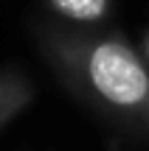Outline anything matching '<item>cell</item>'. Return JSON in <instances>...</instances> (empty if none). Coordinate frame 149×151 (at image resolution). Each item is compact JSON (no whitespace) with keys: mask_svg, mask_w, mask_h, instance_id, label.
Listing matches in <instances>:
<instances>
[{"mask_svg":"<svg viewBox=\"0 0 149 151\" xmlns=\"http://www.w3.org/2000/svg\"><path fill=\"white\" fill-rule=\"evenodd\" d=\"M51 53L65 78L96 106L149 123V67L127 39L56 34Z\"/></svg>","mask_w":149,"mask_h":151,"instance_id":"cell-1","label":"cell"},{"mask_svg":"<svg viewBox=\"0 0 149 151\" xmlns=\"http://www.w3.org/2000/svg\"><path fill=\"white\" fill-rule=\"evenodd\" d=\"M51 11L71 22H99L110 11V0H48Z\"/></svg>","mask_w":149,"mask_h":151,"instance_id":"cell-2","label":"cell"},{"mask_svg":"<svg viewBox=\"0 0 149 151\" xmlns=\"http://www.w3.org/2000/svg\"><path fill=\"white\" fill-rule=\"evenodd\" d=\"M28 98H31V90H28V84L23 78H17V76H0V123L6 118H11L17 109L25 106Z\"/></svg>","mask_w":149,"mask_h":151,"instance_id":"cell-3","label":"cell"},{"mask_svg":"<svg viewBox=\"0 0 149 151\" xmlns=\"http://www.w3.org/2000/svg\"><path fill=\"white\" fill-rule=\"evenodd\" d=\"M146 56H149V39H146Z\"/></svg>","mask_w":149,"mask_h":151,"instance_id":"cell-4","label":"cell"}]
</instances>
